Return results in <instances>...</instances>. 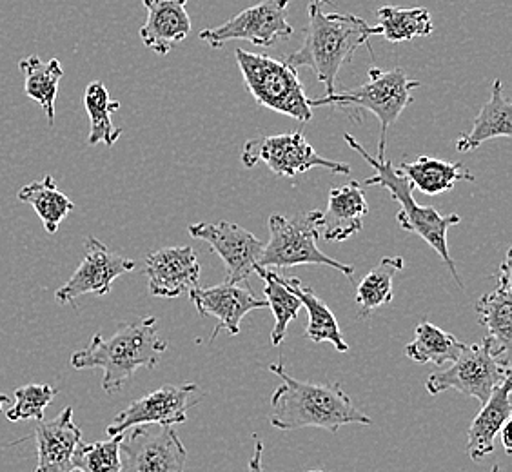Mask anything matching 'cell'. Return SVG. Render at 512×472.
<instances>
[{
    "label": "cell",
    "instance_id": "1",
    "mask_svg": "<svg viewBox=\"0 0 512 472\" xmlns=\"http://www.w3.org/2000/svg\"><path fill=\"white\" fill-rule=\"evenodd\" d=\"M307 15L304 44L286 62L295 69H311L329 97L336 91L340 69L353 62L358 48L369 46L378 30L353 13H340L333 0H311Z\"/></svg>",
    "mask_w": 512,
    "mask_h": 472
},
{
    "label": "cell",
    "instance_id": "2",
    "mask_svg": "<svg viewBox=\"0 0 512 472\" xmlns=\"http://www.w3.org/2000/svg\"><path fill=\"white\" fill-rule=\"evenodd\" d=\"M280 378L271 396L269 423L278 431L325 429L336 433L344 425H371L373 420L362 413L340 384H309L287 374L282 364L269 365Z\"/></svg>",
    "mask_w": 512,
    "mask_h": 472
},
{
    "label": "cell",
    "instance_id": "3",
    "mask_svg": "<svg viewBox=\"0 0 512 472\" xmlns=\"http://www.w3.org/2000/svg\"><path fill=\"white\" fill-rule=\"evenodd\" d=\"M168 342L160 340L157 318L148 316L133 324H120L111 338L95 335L88 347L71 356L73 369H102V389L108 394L119 393L138 369H155Z\"/></svg>",
    "mask_w": 512,
    "mask_h": 472
},
{
    "label": "cell",
    "instance_id": "4",
    "mask_svg": "<svg viewBox=\"0 0 512 472\" xmlns=\"http://www.w3.org/2000/svg\"><path fill=\"white\" fill-rule=\"evenodd\" d=\"M344 140L349 148L355 149L356 153L364 158L371 168L375 169V175L371 178H365L364 182H360V186L384 187L394 202L400 204V211L396 213V220H398L400 227L409 231V233H413V235L420 236L429 246L433 247L434 251L444 260L447 269L451 271L456 284L463 287L462 278L456 271L454 260L451 258V253H449V244H447V231L456 224H460L462 217L456 215V213L442 215L433 206H420L414 200L411 182L407 180L400 169L394 168L391 160L371 157L367 153V149L349 133H345Z\"/></svg>",
    "mask_w": 512,
    "mask_h": 472
},
{
    "label": "cell",
    "instance_id": "5",
    "mask_svg": "<svg viewBox=\"0 0 512 472\" xmlns=\"http://www.w3.org/2000/svg\"><path fill=\"white\" fill-rule=\"evenodd\" d=\"M369 80L362 86L345 91H335L329 97L309 99L311 108L320 106H338V108L362 109L373 113L380 122V142L378 157L385 158L387 131L404 113L409 104H413V91L420 88L422 82L411 80L405 75L404 69L396 68L382 71L380 68L369 69Z\"/></svg>",
    "mask_w": 512,
    "mask_h": 472
},
{
    "label": "cell",
    "instance_id": "6",
    "mask_svg": "<svg viewBox=\"0 0 512 472\" xmlns=\"http://www.w3.org/2000/svg\"><path fill=\"white\" fill-rule=\"evenodd\" d=\"M235 57L247 91L258 106L295 118L300 124L311 122L313 108L293 66L242 48L235 51Z\"/></svg>",
    "mask_w": 512,
    "mask_h": 472
},
{
    "label": "cell",
    "instance_id": "7",
    "mask_svg": "<svg viewBox=\"0 0 512 472\" xmlns=\"http://www.w3.org/2000/svg\"><path fill=\"white\" fill-rule=\"evenodd\" d=\"M320 227L322 211L318 209L307 211L295 218L273 215L269 218V242L264 247L258 267L289 269L313 264L331 267L353 280L355 267L324 255L316 246V240L320 238Z\"/></svg>",
    "mask_w": 512,
    "mask_h": 472
},
{
    "label": "cell",
    "instance_id": "8",
    "mask_svg": "<svg viewBox=\"0 0 512 472\" xmlns=\"http://www.w3.org/2000/svg\"><path fill=\"white\" fill-rule=\"evenodd\" d=\"M511 378V369L491 353V345L483 338L478 344L463 345L462 353L445 371H436L425 382L429 394L449 389L485 404L496 387Z\"/></svg>",
    "mask_w": 512,
    "mask_h": 472
},
{
    "label": "cell",
    "instance_id": "9",
    "mask_svg": "<svg viewBox=\"0 0 512 472\" xmlns=\"http://www.w3.org/2000/svg\"><path fill=\"white\" fill-rule=\"evenodd\" d=\"M240 160L246 168L264 162L278 177H296L309 169L324 168L336 175H349L351 166L320 157L300 131L247 140Z\"/></svg>",
    "mask_w": 512,
    "mask_h": 472
},
{
    "label": "cell",
    "instance_id": "10",
    "mask_svg": "<svg viewBox=\"0 0 512 472\" xmlns=\"http://www.w3.org/2000/svg\"><path fill=\"white\" fill-rule=\"evenodd\" d=\"M287 11L289 0H262L217 28L200 31L198 37L213 50L224 48L231 40H246L258 48H271L278 40H287L293 35Z\"/></svg>",
    "mask_w": 512,
    "mask_h": 472
},
{
    "label": "cell",
    "instance_id": "11",
    "mask_svg": "<svg viewBox=\"0 0 512 472\" xmlns=\"http://www.w3.org/2000/svg\"><path fill=\"white\" fill-rule=\"evenodd\" d=\"M122 434L120 472H184L188 451L169 425H138Z\"/></svg>",
    "mask_w": 512,
    "mask_h": 472
},
{
    "label": "cell",
    "instance_id": "12",
    "mask_svg": "<svg viewBox=\"0 0 512 472\" xmlns=\"http://www.w3.org/2000/svg\"><path fill=\"white\" fill-rule=\"evenodd\" d=\"M188 231L193 238L206 242L222 258L227 269L226 282L229 284L246 282L251 273L258 269L266 244L244 227L220 220L215 224H191Z\"/></svg>",
    "mask_w": 512,
    "mask_h": 472
},
{
    "label": "cell",
    "instance_id": "13",
    "mask_svg": "<svg viewBox=\"0 0 512 472\" xmlns=\"http://www.w3.org/2000/svg\"><path fill=\"white\" fill-rule=\"evenodd\" d=\"M135 262L109 251L99 238L88 236L86 253L77 271L55 293L59 304H71L84 295L106 296L119 276L131 273Z\"/></svg>",
    "mask_w": 512,
    "mask_h": 472
},
{
    "label": "cell",
    "instance_id": "14",
    "mask_svg": "<svg viewBox=\"0 0 512 472\" xmlns=\"http://www.w3.org/2000/svg\"><path fill=\"white\" fill-rule=\"evenodd\" d=\"M197 393V385H162L148 396L135 400L124 411H120L115 420L109 423L106 433L109 438L128 433L138 425H177L188 420L191 398Z\"/></svg>",
    "mask_w": 512,
    "mask_h": 472
},
{
    "label": "cell",
    "instance_id": "15",
    "mask_svg": "<svg viewBox=\"0 0 512 472\" xmlns=\"http://www.w3.org/2000/svg\"><path fill=\"white\" fill-rule=\"evenodd\" d=\"M189 298L197 307L198 315L213 316L218 320L209 342H213L222 329L231 336H237L242 320L249 313L267 307L266 300L256 298L249 287L229 282L213 287H195L189 291Z\"/></svg>",
    "mask_w": 512,
    "mask_h": 472
},
{
    "label": "cell",
    "instance_id": "16",
    "mask_svg": "<svg viewBox=\"0 0 512 472\" xmlns=\"http://www.w3.org/2000/svg\"><path fill=\"white\" fill-rule=\"evenodd\" d=\"M512 249L507 251V256L502 266L496 273L498 286L493 293L483 295L476 302V315L478 322L487 329V342L491 345V353L502 362L505 367L511 369L512 356Z\"/></svg>",
    "mask_w": 512,
    "mask_h": 472
},
{
    "label": "cell",
    "instance_id": "17",
    "mask_svg": "<svg viewBox=\"0 0 512 472\" xmlns=\"http://www.w3.org/2000/svg\"><path fill=\"white\" fill-rule=\"evenodd\" d=\"M149 295L178 298L198 287L200 264L193 247H164L146 256Z\"/></svg>",
    "mask_w": 512,
    "mask_h": 472
},
{
    "label": "cell",
    "instance_id": "18",
    "mask_svg": "<svg viewBox=\"0 0 512 472\" xmlns=\"http://www.w3.org/2000/svg\"><path fill=\"white\" fill-rule=\"evenodd\" d=\"M35 440L39 456L35 472H73V456L82 443V431L73 420L71 407L50 422H37Z\"/></svg>",
    "mask_w": 512,
    "mask_h": 472
},
{
    "label": "cell",
    "instance_id": "19",
    "mask_svg": "<svg viewBox=\"0 0 512 472\" xmlns=\"http://www.w3.org/2000/svg\"><path fill=\"white\" fill-rule=\"evenodd\" d=\"M148 19L140 28L144 46L157 55H168L175 44L186 40L191 31L188 0H142Z\"/></svg>",
    "mask_w": 512,
    "mask_h": 472
},
{
    "label": "cell",
    "instance_id": "20",
    "mask_svg": "<svg viewBox=\"0 0 512 472\" xmlns=\"http://www.w3.org/2000/svg\"><path fill=\"white\" fill-rule=\"evenodd\" d=\"M369 213L364 187L360 182H349L347 186L329 191L327 209L322 211L320 236L327 242H345L364 229V218Z\"/></svg>",
    "mask_w": 512,
    "mask_h": 472
},
{
    "label": "cell",
    "instance_id": "21",
    "mask_svg": "<svg viewBox=\"0 0 512 472\" xmlns=\"http://www.w3.org/2000/svg\"><path fill=\"white\" fill-rule=\"evenodd\" d=\"M511 385V378H507L496 387L469 427L467 454L473 462H482L485 456L494 453V438L505 423L511 422Z\"/></svg>",
    "mask_w": 512,
    "mask_h": 472
},
{
    "label": "cell",
    "instance_id": "22",
    "mask_svg": "<svg viewBox=\"0 0 512 472\" xmlns=\"http://www.w3.org/2000/svg\"><path fill=\"white\" fill-rule=\"evenodd\" d=\"M512 137V104L503 93L502 80H494L491 97L483 104L478 117L474 118L473 128L456 138L454 148L460 153H471L480 148L483 142L493 138Z\"/></svg>",
    "mask_w": 512,
    "mask_h": 472
},
{
    "label": "cell",
    "instance_id": "23",
    "mask_svg": "<svg viewBox=\"0 0 512 472\" xmlns=\"http://www.w3.org/2000/svg\"><path fill=\"white\" fill-rule=\"evenodd\" d=\"M282 280L300 298L302 307L307 309L309 322L306 327V338L315 344L329 342L338 353H347L349 344L345 342L338 320L324 300L318 298L311 287L304 286L302 280H298L295 276H282Z\"/></svg>",
    "mask_w": 512,
    "mask_h": 472
},
{
    "label": "cell",
    "instance_id": "24",
    "mask_svg": "<svg viewBox=\"0 0 512 472\" xmlns=\"http://www.w3.org/2000/svg\"><path fill=\"white\" fill-rule=\"evenodd\" d=\"M398 169L411 182L413 189L416 187L418 191H422L429 197L451 191L456 186V182H460V180L474 182L473 173H469L467 169L463 168L462 162L451 164V162H445L440 158L425 157V155L416 158L411 164L404 162Z\"/></svg>",
    "mask_w": 512,
    "mask_h": 472
},
{
    "label": "cell",
    "instance_id": "25",
    "mask_svg": "<svg viewBox=\"0 0 512 472\" xmlns=\"http://www.w3.org/2000/svg\"><path fill=\"white\" fill-rule=\"evenodd\" d=\"M20 71L24 73V91L31 100H35L44 109L48 124H55V102L59 95L60 80L64 77V69L57 59L42 62L37 55L20 60Z\"/></svg>",
    "mask_w": 512,
    "mask_h": 472
},
{
    "label": "cell",
    "instance_id": "26",
    "mask_svg": "<svg viewBox=\"0 0 512 472\" xmlns=\"http://www.w3.org/2000/svg\"><path fill=\"white\" fill-rule=\"evenodd\" d=\"M17 197L20 202L30 204L35 209L42 226L50 235H55L59 231L62 220L75 209L73 200L60 191L51 175L26 184L20 189Z\"/></svg>",
    "mask_w": 512,
    "mask_h": 472
},
{
    "label": "cell",
    "instance_id": "27",
    "mask_svg": "<svg viewBox=\"0 0 512 472\" xmlns=\"http://www.w3.org/2000/svg\"><path fill=\"white\" fill-rule=\"evenodd\" d=\"M463 345L456 336L447 333L442 327L422 322L414 331L413 342L405 347V354L418 364H453L462 353Z\"/></svg>",
    "mask_w": 512,
    "mask_h": 472
},
{
    "label": "cell",
    "instance_id": "28",
    "mask_svg": "<svg viewBox=\"0 0 512 472\" xmlns=\"http://www.w3.org/2000/svg\"><path fill=\"white\" fill-rule=\"evenodd\" d=\"M376 30L387 42H405L416 37L433 35L434 26L431 13L425 8H396L382 6L376 11Z\"/></svg>",
    "mask_w": 512,
    "mask_h": 472
},
{
    "label": "cell",
    "instance_id": "29",
    "mask_svg": "<svg viewBox=\"0 0 512 472\" xmlns=\"http://www.w3.org/2000/svg\"><path fill=\"white\" fill-rule=\"evenodd\" d=\"M84 108L89 117V146H113L122 135V128H117L111 122V115L119 111L120 102L109 99L106 86L100 80H95L84 91Z\"/></svg>",
    "mask_w": 512,
    "mask_h": 472
},
{
    "label": "cell",
    "instance_id": "30",
    "mask_svg": "<svg viewBox=\"0 0 512 472\" xmlns=\"http://www.w3.org/2000/svg\"><path fill=\"white\" fill-rule=\"evenodd\" d=\"M255 273L264 280V296H266L267 307H271L273 316H275L271 344L276 347V345L284 342L289 324L295 320L298 313H300V309H302V302L284 284L282 276L278 275L276 271H271L266 267H258Z\"/></svg>",
    "mask_w": 512,
    "mask_h": 472
},
{
    "label": "cell",
    "instance_id": "31",
    "mask_svg": "<svg viewBox=\"0 0 512 472\" xmlns=\"http://www.w3.org/2000/svg\"><path fill=\"white\" fill-rule=\"evenodd\" d=\"M402 256H385L378 266L373 267L356 287V304L360 316H369L375 309L393 300V278L404 269Z\"/></svg>",
    "mask_w": 512,
    "mask_h": 472
},
{
    "label": "cell",
    "instance_id": "32",
    "mask_svg": "<svg viewBox=\"0 0 512 472\" xmlns=\"http://www.w3.org/2000/svg\"><path fill=\"white\" fill-rule=\"evenodd\" d=\"M120 436L108 442L80 443L73 456V472H120Z\"/></svg>",
    "mask_w": 512,
    "mask_h": 472
},
{
    "label": "cell",
    "instance_id": "33",
    "mask_svg": "<svg viewBox=\"0 0 512 472\" xmlns=\"http://www.w3.org/2000/svg\"><path fill=\"white\" fill-rule=\"evenodd\" d=\"M59 391L50 384H30L19 387L15 391V404L10 411H6V418L10 422L22 420H44L46 407L53 402Z\"/></svg>",
    "mask_w": 512,
    "mask_h": 472
},
{
    "label": "cell",
    "instance_id": "34",
    "mask_svg": "<svg viewBox=\"0 0 512 472\" xmlns=\"http://www.w3.org/2000/svg\"><path fill=\"white\" fill-rule=\"evenodd\" d=\"M262 454H264V445H262V442L256 440L255 453H253L251 460H249L247 472H264V467H262Z\"/></svg>",
    "mask_w": 512,
    "mask_h": 472
},
{
    "label": "cell",
    "instance_id": "35",
    "mask_svg": "<svg viewBox=\"0 0 512 472\" xmlns=\"http://www.w3.org/2000/svg\"><path fill=\"white\" fill-rule=\"evenodd\" d=\"M511 431H512V423L511 422L505 423V425H503V427H502V431H500V433H502L503 447H505V453H507V454L512 453Z\"/></svg>",
    "mask_w": 512,
    "mask_h": 472
},
{
    "label": "cell",
    "instance_id": "36",
    "mask_svg": "<svg viewBox=\"0 0 512 472\" xmlns=\"http://www.w3.org/2000/svg\"><path fill=\"white\" fill-rule=\"evenodd\" d=\"M6 404H10V398L6 394H0V411L6 407Z\"/></svg>",
    "mask_w": 512,
    "mask_h": 472
},
{
    "label": "cell",
    "instance_id": "37",
    "mask_svg": "<svg viewBox=\"0 0 512 472\" xmlns=\"http://www.w3.org/2000/svg\"><path fill=\"white\" fill-rule=\"evenodd\" d=\"M491 472H500V467H498V465H494L493 469H491Z\"/></svg>",
    "mask_w": 512,
    "mask_h": 472
},
{
    "label": "cell",
    "instance_id": "38",
    "mask_svg": "<svg viewBox=\"0 0 512 472\" xmlns=\"http://www.w3.org/2000/svg\"><path fill=\"white\" fill-rule=\"evenodd\" d=\"M306 472H322V471H306Z\"/></svg>",
    "mask_w": 512,
    "mask_h": 472
}]
</instances>
